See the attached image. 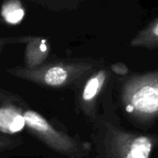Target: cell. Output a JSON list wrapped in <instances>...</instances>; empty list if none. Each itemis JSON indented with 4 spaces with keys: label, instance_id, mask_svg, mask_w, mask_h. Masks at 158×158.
I'll return each instance as SVG.
<instances>
[{
    "label": "cell",
    "instance_id": "8992f818",
    "mask_svg": "<svg viewBox=\"0 0 158 158\" xmlns=\"http://www.w3.org/2000/svg\"><path fill=\"white\" fill-rule=\"evenodd\" d=\"M106 71L102 70L92 77L86 83L83 93H82V99L86 102H91L94 100L98 93L100 92L105 81H106Z\"/></svg>",
    "mask_w": 158,
    "mask_h": 158
},
{
    "label": "cell",
    "instance_id": "ba28073f",
    "mask_svg": "<svg viewBox=\"0 0 158 158\" xmlns=\"http://www.w3.org/2000/svg\"><path fill=\"white\" fill-rule=\"evenodd\" d=\"M68 79V71L62 67H53L44 75V82L48 85L58 86Z\"/></svg>",
    "mask_w": 158,
    "mask_h": 158
},
{
    "label": "cell",
    "instance_id": "3957f363",
    "mask_svg": "<svg viewBox=\"0 0 158 158\" xmlns=\"http://www.w3.org/2000/svg\"><path fill=\"white\" fill-rule=\"evenodd\" d=\"M116 149L119 158H149L153 149V142L145 136L118 137L116 140Z\"/></svg>",
    "mask_w": 158,
    "mask_h": 158
},
{
    "label": "cell",
    "instance_id": "6da1fadb",
    "mask_svg": "<svg viewBox=\"0 0 158 158\" xmlns=\"http://www.w3.org/2000/svg\"><path fill=\"white\" fill-rule=\"evenodd\" d=\"M121 99L127 113L133 118L149 120L158 116V71L128 81Z\"/></svg>",
    "mask_w": 158,
    "mask_h": 158
},
{
    "label": "cell",
    "instance_id": "7a4b0ae2",
    "mask_svg": "<svg viewBox=\"0 0 158 158\" xmlns=\"http://www.w3.org/2000/svg\"><path fill=\"white\" fill-rule=\"evenodd\" d=\"M26 125L42 135L44 140L53 147L62 152H72L76 150L74 143L65 136L56 132L47 121L39 114L33 111H26L23 114Z\"/></svg>",
    "mask_w": 158,
    "mask_h": 158
},
{
    "label": "cell",
    "instance_id": "277c9868",
    "mask_svg": "<svg viewBox=\"0 0 158 158\" xmlns=\"http://www.w3.org/2000/svg\"><path fill=\"white\" fill-rule=\"evenodd\" d=\"M23 115L18 113L11 107L0 108V131L6 133L14 134L25 127Z\"/></svg>",
    "mask_w": 158,
    "mask_h": 158
},
{
    "label": "cell",
    "instance_id": "5b68a950",
    "mask_svg": "<svg viewBox=\"0 0 158 158\" xmlns=\"http://www.w3.org/2000/svg\"><path fill=\"white\" fill-rule=\"evenodd\" d=\"M1 15L7 23L18 24L24 17V9L19 2L9 1L3 5Z\"/></svg>",
    "mask_w": 158,
    "mask_h": 158
},
{
    "label": "cell",
    "instance_id": "52a82bcc",
    "mask_svg": "<svg viewBox=\"0 0 158 158\" xmlns=\"http://www.w3.org/2000/svg\"><path fill=\"white\" fill-rule=\"evenodd\" d=\"M158 42V20L156 22L150 25L149 28L145 29V31H142L140 35H138L133 41V45H146L153 44Z\"/></svg>",
    "mask_w": 158,
    "mask_h": 158
},
{
    "label": "cell",
    "instance_id": "9c48e42d",
    "mask_svg": "<svg viewBox=\"0 0 158 158\" xmlns=\"http://www.w3.org/2000/svg\"><path fill=\"white\" fill-rule=\"evenodd\" d=\"M116 65H117V67L119 68V69L116 70L117 73H118V74H125V73L128 72V69H127V67L125 65H123V64H116Z\"/></svg>",
    "mask_w": 158,
    "mask_h": 158
}]
</instances>
